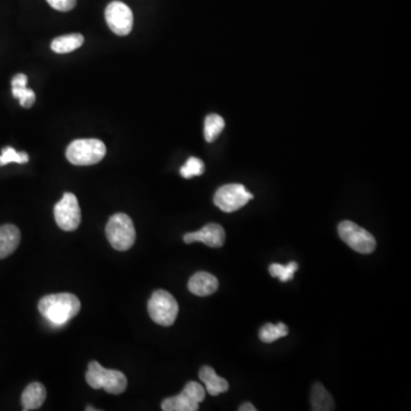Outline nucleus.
I'll return each instance as SVG.
<instances>
[{
	"label": "nucleus",
	"mask_w": 411,
	"mask_h": 411,
	"mask_svg": "<svg viewBox=\"0 0 411 411\" xmlns=\"http://www.w3.org/2000/svg\"><path fill=\"white\" fill-rule=\"evenodd\" d=\"M81 301L77 296L61 292L45 296L40 299L38 310L53 325H65L81 311Z\"/></svg>",
	"instance_id": "f257e3e1"
},
{
	"label": "nucleus",
	"mask_w": 411,
	"mask_h": 411,
	"mask_svg": "<svg viewBox=\"0 0 411 411\" xmlns=\"http://www.w3.org/2000/svg\"><path fill=\"white\" fill-rule=\"evenodd\" d=\"M86 380L94 389H106L110 394H121L127 389V378L121 371L106 369L97 361L88 364Z\"/></svg>",
	"instance_id": "f03ea898"
},
{
	"label": "nucleus",
	"mask_w": 411,
	"mask_h": 411,
	"mask_svg": "<svg viewBox=\"0 0 411 411\" xmlns=\"http://www.w3.org/2000/svg\"><path fill=\"white\" fill-rule=\"evenodd\" d=\"M106 146L97 138L76 140L65 152L67 159L76 166H90L100 162L106 157Z\"/></svg>",
	"instance_id": "7ed1b4c3"
},
{
	"label": "nucleus",
	"mask_w": 411,
	"mask_h": 411,
	"mask_svg": "<svg viewBox=\"0 0 411 411\" xmlns=\"http://www.w3.org/2000/svg\"><path fill=\"white\" fill-rule=\"evenodd\" d=\"M106 233L110 244L116 251H128L135 242L136 232L132 219L124 212H118L110 217Z\"/></svg>",
	"instance_id": "20e7f679"
},
{
	"label": "nucleus",
	"mask_w": 411,
	"mask_h": 411,
	"mask_svg": "<svg viewBox=\"0 0 411 411\" xmlns=\"http://www.w3.org/2000/svg\"><path fill=\"white\" fill-rule=\"evenodd\" d=\"M149 315L158 325L169 327L178 314V304L174 296L166 290H157L148 303Z\"/></svg>",
	"instance_id": "39448f33"
},
{
	"label": "nucleus",
	"mask_w": 411,
	"mask_h": 411,
	"mask_svg": "<svg viewBox=\"0 0 411 411\" xmlns=\"http://www.w3.org/2000/svg\"><path fill=\"white\" fill-rule=\"evenodd\" d=\"M338 235L349 247L360 254H371L376 249V239L374 235L351 221L339 223Z\"/></svg>",
	"instance_id": "423d86ee"
},
{
	"label": "nucleus",
	"mask_w": 411,
	"mask_h": 411,
	"mask_svg": "<svg viewBox=\"0 0 411 411\" xmlns=\"http://www.w3.org/2000/svg\"><path fill=\"white\" fill-rule=\"evenodd\" d=\"M205 389L199 383L190 382L180 394L164 400L161 409L164 411L199 410L200 402L205 400Z\"/></svg>",
	"instance_id": "0eeeda50"
},
{
	"label": "nucleus",
	"mask_w": 411,
	"mask_h": 411,
	"mask_svg": "<svg viewBox=\"0 0 411 411\" xmlns=\"http://www.w3.org/2000/svg\"><path fill=\"white\" fill-rule=\"evenodd\" d=\"M253 198L242 184H226L216 191L214 203L223 212H233L247 205Z\"/></svg>",
	"instance_id": "6e6552de"
},
{
	"label": "nucleus",
	"mask_w": 411,
	"mask_h": 411,
	"mask_svg": "<svg viewBox=\"0 0 411 411\" xmlns=\"http://www.w3.org/2000/svg\"><path fill=\"white\" fill-rule=\"evenodd\" d=\"M56 224L63 231H76L81 222V210L77 196L72 193H65V196L54 207Z\"/></svg>",
	"instance_id": "1a4fd4ad"
},
{
	"label": "nucleus",
	"mask_w": 411,
	"mask_h": 411,
	"mask_svg": "<svg viewBox=\"0 0 411 411\" xmlns=\"http://www.w3.org/2000/svg\"><path fill=\"white\" fill-rule=\"evenodd\" d=\"M106 19L110 30L118 35H127L133 29V12L125 3L112 1L106 8Z\"/></svg>",
	"instance_id": "9d476101"
},
{
	"label": "nucleus",
	"mask_w": 411,
	"mask_h": 411,
	"mask_svg": "<svg viewBox=\"0 0 411 411\" xmlns=\"http://www.w3.org/2000/svg\"><path fill=\"white\" fill-rule=\"evenodd\" d=\"M185 244H193V242H203L209 247H222L225 241L224 228L216 223H210L203 226L201 230L196 232L187 233L183 237Z\"/></svg>",
	"instance_id": "9b49d317"
},
{
	"label": "nucleus",
	"mask_w": 411,
	"mask_h": 411,
	"mask_svg": "<svg viewBox=\"0 0 411 411\" xmlns=\"http://www.w3.org/2000/svg\"><path fill=\"white\" fill-rule=\"evenodd\" d=\"M187 288L193 295L205 297L217 292L219 280L208 272H196L194 276H191L187 283Z\"/></svg>",
	"instance_id": "f8f14e48"
},
{
	"label": "nucleus",
	"mask_w": 411,
	"mask_h": 411,
	"mask_svg": "<svg viewBox=\"0 0 411 411\" xmlns=\"http://www.w3.org/2000/svg\"><path fill=\"white\" fill-rule=\"evenodd\" d=\"M21 242V232L15 225L0 226V260L6 258L17 251Z\"/></svg>",
	"instance_id": "ddd939ff"
},
{
	"label": "nucleus",
	"mask_w": 411,
	"mask_h": 411,
	"mask_svg": "<svg viewBox=\"0 0 411 411\" xmlns=\"http://www.w3.org/2000/svg\"><path fill=\"white\" fill-rule=\"evenodd\" d=\"M46 396L47 392L45 386L40 383H31L30 385L26 386L21 398L23 410H37L40 408L45 402Z\"/></svg>",
	"instance_id": "4468645a"
},
{
	"label": "nucleus",
	"mask_w": 411,
	"mask_h": 411,
	"mask_svg": "<svg viewBox=\"0 0 411 411\" xmlns=\"http://www.w3.org/2000/svg\"><path fill=\"white\" fill-rule=\"evenodd\" d=\"M201 382L206 385V389L212 396L228 392V383L226 379L219 377L212 367L203 366L199 371Z\"/></svg>",
	"instance_id": "2eb2a0df"
},
{
	"label": "nucleus",
	"mask_w": 411,
	"mask_h": 411,
	"mask_svg": "<svg viewBox=\"0 0 411 411\" xmlns=\"http://www.w3.org/2000/svg\"><path fill=\"white\" fill-rule=\"evenodd\" d=\"M84 37L79 33H71L55 38L51 42V47L58 54H65L79 49L84 44Z\"/></svg>",
	"instance_id": "dca6fc26"
},
{
	"label": "nucleus",
	"mask_w": 411,
	"mask_h": 411,
	"mask_svg": "<svg viewBox=\"0 0 411 411\" xmlns=\"http://www.w3.org/2000/svg\"><path fill=\"white\" fill-rule=\"evenodd\" d=\"M312 410L329 411L334 410L335 402L327 389L317 383L313 385L311 394Z\"/></svg>",
	"instance_id": "f3484780"
},
{
	"label": "nucleus",
	"mask_w": 411,
	"mask_h": 411,
	"mask_svg": "<svg viewBox=\"0 0 411 411\" xmlns=\"http://www.w3.org/2000/svg\"><path fill=\"white\" fill-rule=\"evenodd\" d=\"M224 127V119L219 115L212 113V115L206 117L205 128H203V135H205L206 141L208 142V143L215 141L216 138L221 135Z\"/></svg>",
	"instance_id": "a211bd4d"
},
{
	"label": "nucleus",
	"mask_w": 411,
	"mask_h": 411,
	"mask_svg": "<svg viewBox=\"0 0 411 411\" xmlns=\"http://www.w3.org/2000/svg\"><path fill=\"white\" fill-rule=\"evenodd\" d=\"M290 329L283 322H280L278 325L267 324L260 330V339L264 343H274L279 338L286 337Z\"/></svg>",
	"instance_id": "6ab92c4d"
},
{
	"label": "nucleus",
	"mask_w": 411,
	"mask_h": 411,
	"mask_svg": "<svg viewBox=\"0 0 411 411\" xmlns=\"http://www.w3.org/2000/svg\"><path fill=\"white\" fill-rule=\"evenodd\" d=\"M297 270H299V264L296 263V262H290L287 265L274 263L269 269L271 276L278 278L283 283L292 280Z\"/></svg>",
	"instance_id": "aec40b11"
},
{
	"label": "nucleus",
	"mask_w": 411,
	"mask_h": 411,
	"mask_svg": "<svg viewBox=\"0 0 411 411\" xmlns=\"http://www.w3.org/2000/svg\"><path fill=\"white\" fill-rule=\"evenodd\" d=\"M29 161V154L26 152H17L15 149L8 148L3 149L0 154V167L6 166L10 162H17V164H26Z\"/></svg>",
	"instance_id": "412c9836"
},
{
	"label": "nucleus",
	"mask_w": 411,
	"mask_h": 411,
	"mask_svg": "<svg viewBox=\"0 0 411 411\" xmlns=\"http://www.w3.org/2000/svg\"><path fill=\"white\" fill-rule=\"evenodd\" d=\"M205 171V164L199 158L191 157L189 160L181 168V175L184 178H192L194 176H200Z\"/></svg>",
	"instance_id": "4be33fe9"
},
{
	"label": "nucleus",
	"mask_w": 411,
	"mask_h": 411,
	"mask_svg": "<svg viewBox=\"0 0 411 411\" xmlns=\"http://www.w3.org/2000/svg\"><path fill=\"white\" fill-rule=\"evenodd\" d=\"M12 93L13 97L19 101V104L26 109H30L35 104V94L31 88H28L26 86L17 87V88H12Z\"/></svg>",
	"instance_id": "5701e85b"
},
{
	"label": "nucleus",
	"mask_w": 411,
	"mask_h": 411,
	"mask_svg": "<svg viewBox=\"0 0 411 411\" xmlns=\"http://www.w3.org/2000/svg\"><path fill=\"white\" fill-rule=\"evenodd\" d=\"M54 10L60 12H70L77 5V0H46Z\"/></svg>",
	"instance_id": "b1692460"
},
{
	"label": "nucleus",
	"mask_w": 411,
	"mask_h": 411,
	"mask_svg": "<svg viewBox=\"0 0 411 411\" xmlns=\"http://www.w3.org/2000/svg\"><path fill=\"white\" fill-rule=\"evenodd\" d=\"M28 84V77L26 74H19L13 78L12 81V88H17V87H26Z\"/></svg>",
	"instance_id": "393cba45"
},
{
	"label": "nucleus",
	"mask_w": 411,
	"mask_h": 411,
	"mask_svg": "<svg viewBox=\"0 0 411 411\" xmlns=\"http://www.w3.org/2000/svg\"><path fill=\"white\" fill-rule=\"evenodd\" d=\"M240 411H256V408H255L254 405L247 402V403H244V405H240V408H239Z\"/></svg>",
	"instance_id": "a878e982"
}]
</instances>
